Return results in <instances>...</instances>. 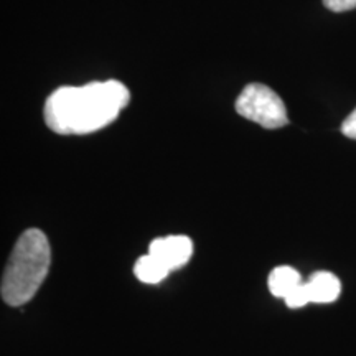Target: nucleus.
I'll return each instance as SVG.
<instances>
[{"label":"nucleus","instance_id":"f257e3e1","mask_svg":"<svg viewBox=\"0 0 356 356\" xmlns=\"http://www.w3.org/2000/svg\"><path fill=\"white\" fill-rule=\"evenodd\" d=\"M129 101L127 86L115 79L61 86L44 102V122L60 136H86L113 124Z\"/></svg>","mask_w":356,"mask_h":356},{"label":"nucleus","instance_id":"f03ea898","mask_svg":"<svg viewBox=\"0 0 356 356\" xmlns=\"http://www.w3.org/2000/svg\"><path fill=\"white\" fill-rule=\"evenodd\" d=\"M51 249L47 234L37 228L26 229L17 239L2 275V299L7 305L29 304L47 279Z\"/></svg>","mask_w":356,"mask_h":356},{"label":"nucleus","instance_id":"7ed1b4c3","mask_svg":"<svg viewBox=\"0 0 356 356\" xmlns=\"http://www.w3.org/2000/svg\"><path fill=\"white\" fill-rule=\"evenodd\" d=\"M236 113L264 129H280L289 124L287 109L279 95L264 84L252 83L236 99Z\"/></svg>","mask_w":356,"mask_h":356},{"label":"nucleus","instance_id":"20e7f679","mask_svg":"<svg viewBox=\"0 0 356 356\" xmlns=\"http://www.w3.org/2000/svg\"><path fill=\"white\" fill-rule=\"evenodd\" d=\"M149 254L162 262L168 270H177L184 267L193 256V241L188 236L172 234L167 238H157L150 243Z\"/></svg>","mask_w":356,"mask_h":356},{"label":"nucleus","instance_id":"39448f33","mask_svg":"<svg viewBox=\"0 0 356 356\" xmlns=\"http://www.w3.org/2000/svg\"><path fill=\"white\" fill-rule=\"evenodd\" d=\"M305 282L309 287L312 304H332L341 293L340 279L328 270L314 273Z\"/></svg>","mask_w":356,"mask_h":356},{"label":"nucleus","instance_id":"423d86ee","mask_svg":"<svg viewBox=\"0 0 356 356\" xmlns=\"http://www.w3.org/2000/svg\"><path fill=\"white\" fill-rule=\"evenodd\" d=\"M302 282L304 280H302L299 270L293 269L291 266L275 267V269H273V273L269 274V279H267V286H269L270 293L274 297H279V299H286L289 293L293 289L299 287Z\"/></svg>","mask_w":356,"mask_h":356},{"label":"nucleus","instance_id":"0eeeda50","mask_svg":"<svg viewBox=\"0 0 356 356\" xmlns=\"http://www.w3.org/2000/svg\"><path fill=\"white\" fill-rule=\"evenodd\" d=\"M134 274L144 284H159L170 274V270L152 254H145L137 259L134 266Z\"/></svg>","mask_w":356,"mask_h":356},{"label":"nucleus","instance_id":"6e6552de","mask_svg":"<svg viewBox=\"0 0 356 356\" xmlns=\"http://www.w3.org/2000/svg\"><path fill=\"white\" fill-rule=\"evenodd\" d=\"M286 304L289 309H300V307H305L307 304H312L309 287H307V282L300 284L299 287L293 289V291L286 297Z\"/></svg>","mask_w":356,"mask_h":356},{"label":"nucleus","instance_id":"1a4fd4ad","mask_svg":"<svg viewBox=\"0 0 356 356\" xmlns=\"http://www.w3.org/2000/svg\"><path fill=\"white\" fill-rule=\"evenodd\" d=\"M323 3L332 12H348L356 8V0H323Z\"/></svg>","mask_w":356,"mask_h":356},{"label":"nucleus","instance_id":"9d476101","mask_svg":"<svg viewBox=\"0 0 356 356\" xmlns=\"http://www.w3.org/2000/svg\"><path fill=\"white\" fill-rule=\"evenodd\" d=\"M341 132H343V136L356 140V109L341 124Z\"/></svg>","mask_w":356,"mask_h":356}]
</instances>
